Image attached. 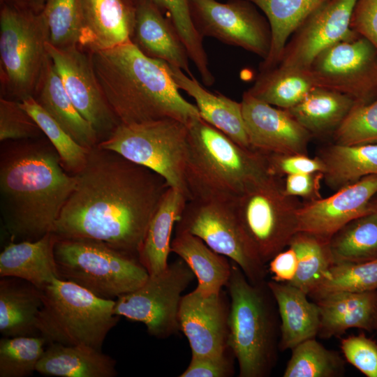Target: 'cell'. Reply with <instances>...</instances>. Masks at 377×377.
Listing matches in <instances>:
<instances>
[{
  "label": "cell",
  "instance_id": "obj_39",
  "mask_svg": "<svg viewBox=\"0 0 377 377\" xmlns=\"http://www.w3.org/2000/svg\"><path fill=\"white\" fill-rule=\"evenodd\" d=\"M376 290L377 258L360 263H333L308 296L314 301L334 293Z\"/></svg>",
  "mask_w": 377,
  "mask_h": 377
},
{
  "label": "cell",
  "instance_id": "obj_38",
  "mask_svg": "<svg viewBox=\"0 0 377 377\" xmlns=\"http://www.w3.org/2000/svg\"><path fill=\"white\" fill-rule=\"evenodd\" d=\"M38 125L58 153L67 172L74 175L81 171L87 162L89 149L77 143L38 103L34 96L20 101Z\"/></svg>",
  "mask_w": 377,
  "mask_h": 377
},
{
  "label": "cell",
  "instance_id": "obj_23",
  "mask_svg": "<svg viewBox=\"0 0 377 377\" xmlns=\"http://www.w3.org/2000/svg\"><path fill=\"white\" fill-rule=\"evenodd\" d=\"M58 237L48 232L36 241L10 242L0 253V277H16L43 289L59 279L54 255Z\"/></svg>",
  "mask_w": 377,
  "mask_h": 377
},
{
  "label": "cell",
  "instance_id": "obj_34",
  "mask_svg": "<svg viewBox=\"0 0 377 377\" xmlns=\"http://www.w3.org/2000/svg\"><path fill=\"white\" fill-rule=\"evenodd\" d=\"M316 87L309 69L276 66L261 72L248 91L271 105L288 110L302 101Z\"/></svg>",
  "mask_w": 377,
  "mask_h": 377
},
{
  "label": "cell",
  "instance_id": "obj_43",
  "mask_svg": "<svg viewBox=\"0 0 377 377\" xmlns=\"http://www.w3.org/2000/svg\"><path fill=\"white\" fill-rule=\"evenodd\" d=\"M336 144H377V98L368 103L356 101L333 133Z\"/></svg>",
  "mask_w": 377,
  "mask_h": 377
},
{
  "label": "cell",
  "instance_id": "obj_2",
  "mask_svg": "<svg viewBox=\"0 0 377 377\" xmlns=\"http://www.w3.org/2000/svg\"><path fill=\"white\" fill-rule=\"evenodd\" d=\"M75 182L48 140L4 145L0 156V207L10 242L36 241L52 232Z\"/></svg>",
  "mask_w": 377,
  "mask_h": 377
},
{
  "label": "cell",
  "instance_id": "obj_51",
  "mask_svg": "<svg viewBox=\"0 0 377 377\" xmlns=\"http://www.w3.org/2000/svg\"><path fill=\"white\" fill-rule=\"evenodd\" d=\"M47 0H29V8L35 13H40L43 10Z\"/></svg>",
  "mask_w": 377,
  "mask_h": 377
},
{
  "label": "cell",
  "instance_id": "obj_12",
  "mask_svg": "<svg viewBox=\"0 0 377 377\" xmlns=\"http://www.w3.org/2000/svg\"><path fill=\"white\" fill-rule=\"evenodd\" d=\"M195 278L179 258L161 272L149 274L135 290L117 297L114 313L142 323L152 337L168 338L180 330L178 313L182 293Z\"/></svg>",
  "mask_w": 377,
  "mask_h": 377
},
{
  "label": "cell",
  "instance_id": "obj_41",
  "mask_svg": "<svg viewBox=\"0 0 377 377\" xmlns=\"http://www.w3.org/2000/svg\"><path fill=\"white\" fill-rule=\"evenodd\" d=\"M47 343L42 336L3 337L0 339V377L31 376Z\"/></svg>",
  "mask_w": 377,
  "mask_h": 377
},
{
  "label": "cell",
  "instance_id": "obj_50",
  "mask_svg": "<svg viewBox=\"0 0 377 377\" xmlns=\"http://www.w3.org/2000/svg\"><path fill=\"white\" fill-rule=\"evenodd\" d=\"M297 265V254L292 247L288 246L270 260L267 269L272 274V280L289 283L295 277Z\"/></svg>",
  "mask_w": 377,
  "mask_h": 377
},
{
  "label": "cell",
  "instance_id": "obj_40",
  "mask_svg": "<svg viewBox=\"0 0 377 377\" xmlns=\"http://www.w3.org/2000/svg\"><path fill=\"white\" fill-rule=\"evenodd\" d=\"M176 28L188 52L190 59L196 66L207 86L214 82L207 56L202 44V38L196 30L191 16L190 0H151Z\"/></svg>",
  "mask_w": 377,
  "mask_h": 377
},
{
  "label": "cell",
  "instance_id": "obj_5",
  "mask_svg": "<svg viewBox=\"0 0 377 377\" xmlns=\"http://www.w3.org/2000/svg\"><path fill=\"white\" fill-rule=\"evenodd\" d=\"M226 284L230 297L228 346L239 377H268L280 351V318L267 281L252 283L235 262Z\"/></svg>",
  "mask_w": 377,
  "mask_h": 377
},
{
  "label": "cell",
  "instance_id": "obj_22",
  "mask_svg": "<svg viewBox=\"0 0 377 377\" xmlns=\"http://www.w3.org/2000/svg\"><path fill=\"white\" fill-rule=\"evenodd\" d=\"M169 71L179 89L194 98L200 116L204 121L240 146L251 148L241 102L208 91L193 74L187 75L177 67L169 64Z\"/></svg>",
  "mask_w": 377,
  "mask_h": 377
},
{
  "label": "cell",
  "instance_id": "obj_17",
  "mask_svg": "<svg viewBox=\"0 0 377 377\" xmlns=\"http://www.w3.org/2000/svg\"><path fill=\"white\" fill-rule=\"evenodd\" d=\"M377 194V175H369L325 198L307 201L297 212V232L326 241L350 221L372 213Z\"/></svg>",
  "mask_w": 377,
  "mask_h": 377
},
{
  "label": "cell",
  "instance_id": "obj_14",
  "mask_svg": "<svg viewBox=\"0 0 377 377\" xmlns=\"http://www.w3.org/2000/svg\"><path fill=\"white\" fill-rule=\"evenodd\" d=\"M377 49L361 36L340 40L320 52L309 70L316 86L337 91L356 101L368 103L375 97L372 76Z\"/></svg>",
  "mask_w": 377,
  "mask_h": 377
},
{
  "label": "cell",
  "instance_id": "obj_36",
  "mask_svg": "<svg viewBox=\"0 0 377 377\" xmlns=\"http://www.w3.org/2000/svg\"><path fill=\"white\" fill-rule=\"evenodd\" d=\"M329 242L308 232L294 235L288 246L295 250L298 265L295 277L290 284L308 295L320 282L334 263Z\"/></svg>",
  "mask_w": 377,
  "mask_h": 377
},
{
  "label": "cell",
  "instance_id": "obj_54",
  "mask_svg": "<svg viewBox=\"0 0 377 377\" xmlns=\"http://www.w3.org/2000/svg\"><path fill=\"white\" fill-rule=\"evenodd\" d=\"M377 293V290H376ZM377 331V296H376V308H375V313H374V331Z\"/></svg>",
  "mask_w": 377,
  "mask_h": 377
},
{
  "label": "cell",
  "instance_id": "obj_46",
  "mask_svg": "<svg viewBox=\"0 0 377 377\" xmlns=\"http://www.w3.org/2000/svg\"><path fill=\"white\" fill-rule=\"evenodd\" d=\"M269 173L286 177L303 172H323L325 166L318 156L310 158L306 154H265Z\"/></svg>",
  "mask_w": 377,
  "mask_h": 377
},
{
  "label": "cell",
  "instance_id": "obj_15",
  "mask_svg": "<svg viewBox=\"0 0 377 377\" xmlns=\"http://www.w3.org/2000/svg\"><path fill=\"white\" fill-rule=\"evenodd\" d=\"M45 47L76 109L96 130L99 140L105 139L119 121L101 88L90 54L87 56L77 45L59 48L47 42Z\"/></svg>",
  "mask_w": 377,
  "mask_h": 377
},
{
  "label": "cell",
  "instance_id": "obj_33",
  "mask_svg": "<svg viewBox=\"0 0 377 377\" xmlns=\"http://www.w3.org/2000/svg\"><path fill=\"white\" fill-rule=\"evenodd\" d=\"M355 102L348 94L316 87L286 110L312 135H324L337 130Z\"/></svg>",
  "mask_w": 377,
  "mask_h": 377
},
{
  "label": "cell",
  "instance_id": "obj_10",
  "mask_svg": "<svg viewBox=\"0 0 377 377\" xmlns=\"http://www.w3.org/2000/svg\"><path fill=\"white\" fill-rule=\"evenodd\" d=\"M49 33L40 13L4 4L0 12V58L3 78L18 101L34 96L48 57Z\"/></svg>",
  "mask_w": 377,
  "mask_h": 377
},
{
  "label": "cell",
  "instance_id": "obj_31",
  "mask_svg": "<svg viewBox=\"0 0 377 377\" xmlns=\"http://www.w3.org/2000/svg\"><path fill=\"white\" fill-rule=\"evenodd\" d=\"M267 19L272 43L267 57L260 64L261 72L276 67L285 46L300 25L327 0H248Z\"/></svg>",
  "mask_w": 377,
  "mask_h": 377
},
{
  "label": "cell",
  "instance_id": "obj_8",
  "mask_svg": "<svg viewBox=\"0 0 377 377\" xmlns=\"http://www.w3.org/2000/svg\"><path fill=\"white\" fill-rule=\"evenodd\" d=\"M232 202L246 237L265 265L288 246L297 232V212L302 203L285 193L281 177L267 172Z\"/></svg>",
  "mask_w": 377,
  "mask_h": 377
},
{
  "label": "cell",
  "instance_id": "obj_6",
  "mask_svg": "<svg viewBox=\"0 0 377 377\" xmlns=\"http://www.w3.org/2000/svg\"><path fill=\"white\" fill-rule=\"evenodd\" d=\"M42 290L37 327L47 343L84 345L102 350L119 320L114 300L98 297L72 282L57 279Z\"/></svg>",
  "mask_w": 377,
  "mask_h": 377
},
{
  "label": "cell",
  "instance_id": "obj_30",
  "mask_svg": "<svg viewBox=\"0 0 377 377\" xmlns=\"http://www.w3.org/2000/svg\"><path fill=\"white\" fill-rule=\"evenodd\" d=\"M170 250L191 268L198 281L195 289L200 293H219L226 286L230 276V260L213 251L199 237L176 231Z\"/></svg>",
  "mask_w": 377,
  "mask_h": 377
},
{
  "label": "cell",
  "instance_id": "obj_37",
  "mask_svg": "<svg viewBox=\"0 0 377 377\" xmlns=\"http://www.w3.org/2000/svg\"><path fill=\"white\" fill-rule=\"evenodd\" d=\"M290 350L283 377H341L346 373L344 357L316 338L304 341Z\"/></svg>",
  "mask_w": 377,
  "mask_h": 377
},
{
  "label": "cell",
  "instance_id": "obj_3",
  "mask_svg": "<svg viewBox=\"0 0 377 377\" xmlns=\"http://www.w3.org/2000/svg\"><path fill=\"white\" fill-rule=\"evenodd\" d=\"M90 52L97 80L119 124L170 118L187 124L200 117L196 105L180 94L169 64L146 55L132 41Z\"/></svg>",
  "mask_w": 377,
  "mask_h": 377
},
{
  "label": "cell",
  "instance_id": "obj_1",
  "mask_svg": "<svg viewBox=\"0 0 377 377\" xmlns=\"http://www.w3.org/2000/svg\"><path fill=\"white\" fill-rule=\"evenodd\" d=\"M74 176V190L52 232L61 239L98 240L138 259L151 219L170 187L164 178L98 145Z\"/></svg>",
  "mask_w": 377,
  "mask_h": 377
},
{
  "label": "cell",
  "instance_id": "obj_16",
  "mask_svg": "<svg viewBox=\"0 0 377 377\" xmlns=\"http://www.w3.org/2000/svg\"><path fill=\"white\" fill-rule=\"evenodd\" d=\"M357 1L327 0L293 34L277 66L309 69L323 50L340 40L358 36L350 28Z\"/></svg>",
  "mask_w": 377,
  "mask_h": 377
},
{
  "label": "cell",
  "instance_id": "obj_55",
  "mask_svg": "<svg viewBox=\"0 0 377 377\" xmlns=\"http://www.w3.org/2000/svg\"><path fill=\"white\" fill-rule=\"evenodd\" d=\"M372 203L374 208V212H377V199L376 200L373 199Z\"/></svg>",
  "mask_w": 377,
  "mask_h": 377
},
{
  "label": "cell",
  "instance_id": "obj_26",
  "mask_svg": "<svg viewBox=\"0 0 377 377\" xmlns=\"http://www.w3.org/2000/svg\"><path fill=\"white\" fill-rule=\"evenodd\" d=\"M36 93L38 103L77 143L88 149L98 145L97 132L76 109L49 56Z\"/></svg>",
  "mask_w": 377,
  "mask_h": 377
},
{
  "label": "cell",
  "instance_id": "obj_28",
  "mask_svg": "<svg viewBox=\"0 0 377 377\" xmlns=\"http://www.w3.org/2000/svg\"><path fill=\"white\" fill-rule=\"evenodd\" d=\"M41 375L59 377H114L116 361L102 350L84 345L47 343L37 364Z\"/></svg>",
  "mask_w": 377,
  "mask_h": 377
},
{
  "label": "cell",
  "instance_id": "obj_21",
  "mask_svg": "<svg viewBox=\"0 0 377 377\" xmlns=\"http://www.w3.org/2000/svg\"><path fill=\"white\" fill-rule=\"evenodd\" d=\"M132 42L146 55L192 75L186 48L172 22L151 0H134Z\"/></svg>",
  "mask_w": 377,
  "mask_h": 377
},
{
  "label": "cell",
  "instance_id": "obj_24",
  "mask_svg": "<svg viewBox=\"0 0 377 377\" xmlns=\"http://www.w3.org/2000/svg\"><path fill=\"white\" fill-rule=\"evenodd\" d=\"M376 290L338 292L314 300L320 315L317 337H337L350 328L374 331Z\"/></svg>",
  "mask_w": 377,
  "mask_h": 377
},
{
  "label": "cell",
  "instance_id": "obj_4",
  "mask_svg": "<svg viewBox=\"0 0 377 377\" xmlns=\"http://www.w3.org/2000/svg\"><path fill=\"white\" fill-rule=\"evenodd\" d=\"M186 125L185 181L188 200H233L268 172L265 154L240 146L201 117Z\"/></svg>",
  "mask_w": 377,
  "mask_h": 377
},
{
  "label": "cell",
  "instance_id": "obj_9",
  "mask_svg": "<svg viewBox=\"0 0 377 377\" xmlns=\"http://www.w3.org/2000/svg\"><path fill=\"white\" fill-rule=\"evenodd\" d=\"M97 145L156 172L188 200L185 181L188 128L184 122L168 118L119 124Z\"/></svg>",
  "mask_w": 377,
  "mask_h": 377
},
{
  "label": "cell",
  "instance_id": "obj_42",
  "mask_svg": "<svg viewBox=\"0 0 377 377\" xmlns=\"http://www.w3.org/2000/svg\"><path fill=\"white\" fill-rule=\"evenodd\" d=\"M40 13L46 23L51 45L65 48L80 44V0H47Z\"/></svg>",
  "mask_w": 377,
  "mask_h": 377
},
{
  "label": "cell",
  "instance_id": "obj_44",
  "mask_svg": "<svg viewBox=\"0 0 377 377\" xmlns=\"http://www.w3.org/2000/svg\"><path fill=\"white\" fill-rule=\"evenodd\" d=\"M43 133L20 101L0 99V141L36 139Z\"/></svg>",
  "mask_w": 377,
  "mask_h": 377
},
{
  "label": "cell",
  "instance_id": "obj_49",
  "mask_svg": "<svg viewBox=\"0 0 377 377\" xmlns=\"http://www.w3.org/2000/svg\"><path fill=\"white\" fill-rule=\"evenodd\" d=\"M321 179L323 174L320 172L288 175L283 181L284 191L289 196L300 197L307 201L318 200L321 198Z\"/></svg>",
  "mask_w": 377,
  "mask_h": 377
},
{
  "label": "cell",
  "instance_id": "obj_52",
  "mask_svg": "<svg viewBox=\"0 0 377 377\" xmlns=\"http://www.w3.org/2000/svg\"><path fill=\"white\" fill-rule=\"evenodd\" d=\"M11 4L21 8H29V0H8Z\"/></svg>",
  "mask_w": 377,
  "mask_h": 377
},
{
  "label": "cell",
  "instance_id": "obj_32",
  "mask_svg": "<svg viewBox=\"0 0 377 377\" xmlns=\"http://www.w3.org/2000/svg\"><path fill=\"white\" fill-rule=\"evenodd\" d=\"M324 164L323 179L337 191L369 175H377V144H334L318 156Z\"/></svg>",
  "mask_w": 377,
  "mask_h": 377
},
{
  "label": "cell",
  "instance_id": "obj_45",
  "mask_svg": "<svg viewBox=\"0 0 377 377\" xmlns=\"http://www.w3.org/2000/svg\"><path fill=\"white\" fill-rule=\"evenodd\" d=\"M341 350L346 362L367 377H377V343L364 334L341 339Z\"/></svg>",
  "mask_w": 377,
  "mask_h": 377
},
{
  "label": "cell",
  "instance_id": "obj_7",
  "mask_svg": "<svg viewBox=\"0 0 377 377\" xmlns=\"http://www.w3.org/2000/svg\"><path fill=\"white\" fill-rule=\"evenodd\" d=\"M54 255L59 279L96 296L116 300L140 286L149 273L136 258L88 238H58Z\"/></svg>",
  "mask_w": 377,
  "mask_h": 377
},
{
  "label": "cell",
  "instance_id": "obj_11",
  "mask_svg": "<svg viewBox=\"0 0 377 377\" xmlns=\"http://www.w3.org/2000/svg\"><path fill=\"white\" fill-rule=\"evenodd\" d=\"M233 200L191 199L176 223V231L201 239L210 249L235 262L252 283L266 281L268 272L246 237Z\"/></svg>",
  "mask_w": 377,
  "mask_h": 377
},
{
  "label": "cell",
  "instance_id": "obj_25",
  "mask_svg": "<svg viewBox=\"0 0 377 377\" xmlns=\"http://www.w3.org/2000/svg\"><path fill=\"white\" fill-rule=\"evenodd\" d=\"M280 318L281 352L318 336L320 315L316 303L301 289L287 283L267 281Z\"/></svg>",
  "mask_w": 377,
  "mask_h": 377
},
{
  "label": "cell",
  "instance_id": "obj_19",
  "mask_svg": "<svg viewBox=\"0 0 377 377\" xmlns=\"http://www.w3.org/2000/svg\"><path fill=\"white\" fill-rule=\"evenodd\" d=\"M230 297L222 290L205 295L195 289L182 296L178 319L192 357L216 356L229 348Z\"/></svg>",
  "mask_w": 377,
  "mask_h": 377
},
{
  "label": "cell",
  "instance_id": "obj_20",
  "mask_svg": "<svg viewBox=\"0 0 377 377\" xmlns=\"http://www.w3.org/2000/svg\"><path fill=\"white\" fill-rule=\"evenodd\" d=\"M82 22L80 45L104 50L132 41L134 0H80Z\"/></svg>",
  "mask_w": 377,
  "mask_h": 377
},
{
  "label": "cell",
  "instance_id": "obj_47",
  "mask_svg": "<svg viewBox=\"0 0 377 377\" xmlns=\"http://www.w3.org/2000/svg\"><path fill=\"white\" fill-rule=\"evenodd\" d=\"M235 357L228 348L216 356L192 357L180 377H230L235 374Z\"/></svg>",
  "mask_w": 377,
  "mask_h": 377
},
{
  "label": "cell",
  "instance_id": "obj_53",
  "mask_svg": "<svg viewBox=\"0 0 377 377\" xmlns=\"http://www.w3.org/2000/svg\"><path fill=\"white\" fill-rule=\"evenodd\" d=\"M372 87L375 94L377 96V63L373 73Z\"/></svg>",
  "mask_w": 377,
  "mask_h": 377
},
{
  "label": "cell",
  "instance_id": "obj_48",
  "mask_svg": "<svg viewBox=\"0 0 377 377\" xmlns=\"http://www.w3.org/2000/svg\"><path fill=\"white\" fill-rule=\"evenodd\" d=\"M350 28L377 49V0H357L351 16Z\"/></svg>",
  "mask_w": 377,
  "mask_h": 377
},
{
  "label": "cell",
  "instance_id": "obj_35",
  "mask_svg": "<svg viewBox=\"0 0 377 377\" xmlns=\"http://www.w3.org/2000/svg\"><path fill=\"white\" fill-rule=\"evenodd\" d=\"M334 263H360L377 258V212L342 227L329 242Z\"/></svg>",
  "mask_w": 377,
  "mask_h": 377
},
{
  "label": "cell",
  "instance_id": "obj_27",
  "mask_svg": "<svg viewBox=\"0 0 377 377\" xmlns=\"http://www.w3.org/2000/svg\"><path fill=\"white\" fill-rule=\"evenodd\" d=\"M42 290L16 277L0 279V332L3 337L40 336L37 327Z\"/></svg>",
  "mask_w": 377,
  "mask_h": 377
},
{
  "label": "cell",
  "instance_id": "obj_29",
  "mask_svg": "<svg viewBox=\"0 0 377 377\" xmlns=\"http://www.w3.org/2000/svg\"><path fill=\"white\" fill-rule=\"evenodd\" d=\"M187 201L182 191L169 187L151 219L138 255L149 274L161 272L168 265L172 230Z\"/></svg>",
  "mask_w": 377,
  "mask_h": 377
},
{
  "label": "cell",
  "instance_id": "obj_18",
  "mask_svg": "<svg viewBox=\"0 0 377 377\" xmlns=\"http://www.w3.org/2000/svg\"><path fill=\"white\" fill-rule=\"evenodd\" d=\"M251 148L263 154H306L312 135L284 109L254 97L241 101Z\"/></svg>",
  "mask_w": 377,
  "mask_h": 377
},
{
  "label": "cell",
  "instance_id": "obj_13",
  "mask_svg": "<svg viewBox=\"0 0 377 377\" xmlns=\"http://www.w3.org/2000/svg\"><path fill=\"white\" fill-rule=\"evenodd\" d=\"M193 23L202 38L212 37L242 47L265 60L272 31L266 17L248 0H190Z\"/></svg>",
  "mask_w": 377,
  "mask_h": 377
}]
</instances>
